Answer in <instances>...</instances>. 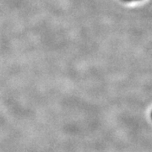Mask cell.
Returning <instances> with one entry per match:
<instances>
[{
  "instance_id": "6da1fadb",
  "label": "cell",
  "mask_w": 152,
  "mask_h": 152,
  "mask_svg": "<svg viewBox=\"0 0 152 152\" xmlns=\"http://www.w3.org/2000/svg\"><path fill=\"white\" fill-rule=\"evenodd\" d=\"M123 2H126V3H129V2H134V1H140V0H122Z\"/></svg>"
},
{
  "instance_id": "7a4b0ae2",
  "label": "cell",
  "mask_w": 152,
  "mask_h": 152,
  "mask_svg": "<svg viewBox=\"0 0 152 152\" xmlns=\"http://www.w3.org/2000/svg\"><path fill=\"white\" fill-rule=\"evenodd\" d=\"M151 118H152V112H151Z\"/></svg>"
}]
</instances>
